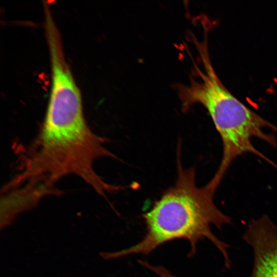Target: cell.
<instances>
[{"label":"cell","instance_id":"cell-1","mask_svg":"<svg viewBox=\"0 0 277 277\" xmlns=\"http://www.w3.org/2000/svg\"><path fill=\"white\" fill-rule=\"evenodd\" d=\"M179 154L174 185L143 215L146 226L144 238L135 245L108 255L120 258L147 255L166 242L186 239L191 247L189 256H192L199 241L206 239L222 253L226 267L230 269L231 261L227 252L229 246L212 233L211 226L221 230L225 224H231V218L215 206L213 201L215 190L208 184L202 187L196 185L194 168H184Z\"/></svg>","mask_w":277,"mask_h":277},{"label":"cell","instance_id":"cell-2","mask_svg":"<svg viewBox=\"0 0 277 277\" xmlns=\"http://www.w3.org/2000/svg\"><path fill=\"white\" fill-rule=\"evenodd\" d=\"M196 45L203 70L196 67L199 79H192L188 85L178 86V93L184 111L196 103L207 109L221 136L222 158L212 179L220 185L232 162L245 153L255 154L271 163L255 148L251 141L256 137L277 147L276 138L264 132L267 128L277 131V127L248 108L225 87L211 64L206 41Z\"/></svg>","mask_w":277,"mask_h":277},{"label":"cell","instance_id":"cell-3","mask_svg":"<svg viewBox=\"0 0 277 277\" xmlns=\"http://www.w3.org/2000/svg\"><path fill=\"white\" fill-rule=\"evenodd\" d=\"M243 239L253 252L250 277H277V226L264 215L249 223Z\"/></svg>","mask_w":277,"mask_h":277}]
</instances>
